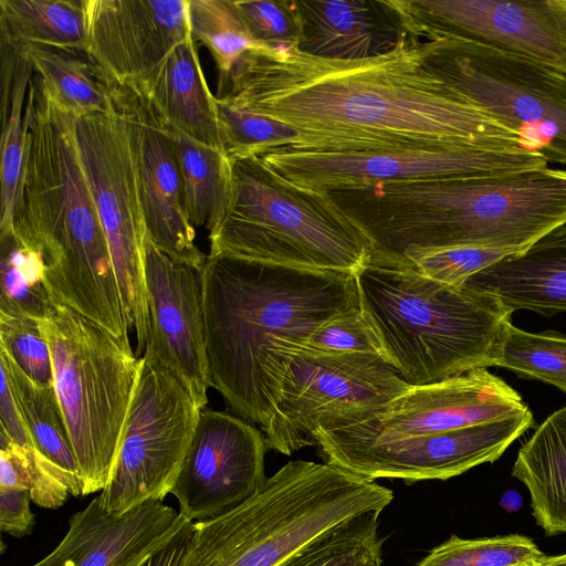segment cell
Listing matches in <instances>:
<instances>
[{"instance_id":"cell-19","label":"cell","mask_w":566,"mask_h":566,"mask_svg":"<svg viewBox=\"0 0 566 566\" xmlns=\"http://www.w3.org/2000/svg\"><path fill=\"white\" fill-rule=\"evenodd\" d=\"M86 55L107 86L143 88L190 34L188 0H85Z\"/></svg>"},{"instance_id":"cell-1","label":"cell","mask_w":566,"mask_h":566,"mask_svg":"<svg viewBox=\"0 0 566 566\" xmlns=\"http://www.w3.org/2000/svg\"><path fill=\"white\" fill-rule=\"evenodd\" d=\"M419 41L412 38L363 60L323 59L297 49L250 50L219 85L217 97L295 129L297 143L284 148L528 147L434 77L421 62Z\"/></svg>"},{"instance_id":"cell-2","label":"cell","mask_w":566,"mask_h":566,"mask_svg":"<svg viewBox=\"0 0 566 566\" xmlns=\"http://www.w3.org/2000/svg\"><path fill=\"white\" fill-rule=\"evenodd\" d=\"M364 231L371 256L476 247L520 253L566 223V170L548 167L327 190Z\"/></svg>"},{"instance_id":"cell-28","label":"cell","mask_w":566,"mask_h":566,"mask_svg":"<svg viewBox=\"0 0 566 566\" xmlns=\"http://www.w3.org/2000/svg\"><path fill=\"white\" fill-rule=\"evenodd\" d=\"M12 49L31 63L54 101L77 118L112 107L111 88L85 53L44 45Z\"/></svg>"},{"instance_id":"cell-31","label":"cell","mask_w":566,"mask_h":566,"mask_svg":"<svg viewBox=\"0 0 566 566\" xmlns=\"http://www.w3.org/2000/svg\"><path fill=\"white\" fill-rule=\"evenodd\" d=\"M0 488L27 489L40 507L59 509L69 495L82 496L81 480L33 446H20L0 434Z\"/></svg>"},{"instance_id":"cell-4","label":"cell","mask_w":566,"mask_h":566,"mask_svg":"<svg viewBox=\"0 0 566 566\" xmlns=\"http://www.w3.org/2000/svg\"><path fill=\"white\" fill-rule=\"evenodd\" d=\"M209 385L241 418L265 428L262 365L277 340L301 344L335 316L358 308L354 273L208 255L202 269Z\"/></svg>"},{"instance_id":"cell-38","label":"cell","mask_w":566,"mask_h":566,"mask_svg":"<svg viewBox=\"0 0 566 566\" xmlns=\"http://www.w3.org/2000/svg\"><path fill=\"white\" fill-rule=\"evenodd\" d=\"M512 254L503 250L476 247L411 249L396 262L411 265L440 283L461 287L470 276Z\"/></svg>"},{"instance_id":"cell-14","label":"cell","mask_w":566,"mask_h":566,"mask_svg":"<svg viewBox=\"0 0 566 566\" xmlns=\"http://www.w3.org/2000/svg\"><path fill=\"white\" fill-rule=\"evenodd\" d=\"M530 408L512 417L433 434L353 437L316 430L325 462L363 479L447 480L494 462L534 427Z\"/></svg>"},{"instance_id":"cell-18","label":"cell","mask_w":566,"mask_h":566,"mask_svg":"<svg viewBox=\"0 0 566 566\" xmlns=\"http://www.w3.org/2000/svg\"><path fill=\"white\" fill-rule=\"evenodd\" d=\"M149 338L143 358L178 380L198 408L208 402L202 270L179 263L145 240Z\"/></svg>"},{"instance_id":"cell-39","label":"cell","mask_w":566,"mask_h":566,"mask_svg":"<svg viewBox=\"0 0 566 566\" xmlns=\"http://www.w3.org/2000/svg\"><path fill=\"white\" fill-rule=\"evenodd\" d=\"M251 40L268 50L296 49L301 21L294 1L234 0Z\"/></svg>"},{"instance_id":"cell-17","label":"cell","mask_w":566,"mask_h":566,"mask_svg":"<svg viewBox=\"0 0 566 566\" xmlns=\"http://www.w3.org/2000/svg\"><path fill=\"white\" fill-rule=\"evenodd\" d=\"M125 119L147 237L176 262L202 270L208 255L197 247L185 202L176 147L168 127L139 92L109 86Z\"/></svg>"},{"instance_id":"cell-15","label":"cell","mask_w":566,"mask_h":566,"mask_svg":"<svg viewBox=\"0 0 566 566\" xmlns=\"http://www.w3.org/2000/svg\"><path fill=\"white\" fill-rule=\"evenodd\" d=\"M412 38L458 39L566 75V0H396Z\"/></svg>"},{"instance_id":"cell-35","label":"cell","mask_w":566,"mask_h":566,"mask_svg":"<svg viewBox=\"0 0 566 566\" xmlns=\"http://www.w3.org/2000/svg\"><path fill=\"white\" fill-rule=\"evenodd\" d=\"M190 34L210 52L219 85L248 51L262 49L250 38L234 0H188Z\"/></svg>"},{"instance_id":"cell-26","label":"cell","mask_w":566,"mask_h":566,"mask_svg":"<svg viewBox=\"0 0 566 566\" xmlns=\"http://www.w3.org/2000/svg\"><path fill=\"white\" fill-rule=\"evenodd\" d=\"M186 210L193 227L214 231L233 201V163L224 150L209 146L172 127Z\"/></svg>"},{"instance_id":"cell-21","label":"cell","mask_w":566,"mask_h":566,"mask_svg":"<svg viewBox=\"0 0 566 566\" xmlns=\"http://www.w3.org/2000/svg\"><path fill=\"white\" fill-rule=\"evenodd\" d=\"M189 522L163 501L116 516L95 496L71 516L59 545L31 566H138Z\"/></svg>"},{"instance_id":"cell-16","label":"cell","mask_w":566,"mask_h":566,"mask_svg":"<svg viewBox=\"0 0 566 566\" xmlns=\"http://www.w3.org/2000/svg\"><path fill=\"white\" fill-rule=\"evenodd\" d=\"M265 437L248 421L203 408L172 494L195 523L222 515L265 482Z\"/></svg>"},{"instance_id":"cell-30","label":"cell","mask_w":566,"mask_h":566,"mask_svg":"<svg viewBox=\"0 0 566 566\" xmlns=\"http://www.w3.org/2000/svg\"><path fill=\"white\" fill-rule=\"evenodd\" d=\"M0 313L44 321L55 312L44 281L40 253L13 228L0 230Z\"/></svg>"},{"instance_id":"cell-36","label":"cell","mask_w":566,"mask_h":566,"mask_svg":"<svg viewBox=\"0 0 566 566\" xmlns=\"http://www.w3.org/2000/svg\"><path fill=\"white\" fill-rule=\"evenodd\" d=\"M216 104L223 148L232 161L292 147L298 140L297 132L279 120L242 109L222 97L216 96Z\"/></svg>"},{"instance_id":"cell-44","label":"cell","mask_w":566,"mask_h":566,"mask_svg":"<svg viewBox=\"0 0 566 566\" xmlns=\"http://www.w3.org/2000/svg\"><path fill=\"white\" fill-rule=\"evenodd\" d=\"M192 522H189L167 544L150 554L138 566H182L191 535Z\"/></svg>"},{"instance_id":"cell-6","label":"cell","mask_w":566,"mask_h":566,"mask_svg":"<svg viewBox=\"0 0 566 566\" xmlns=\"http://www.w3.org/2000/svg\"><path fill=\"white\" fill-rule=\"evenodd\" d=\"M391 490L328 463L290 461L248 500L195 522L182 566H277L335 525L382 510Z\"/></svg>"},{"instance_id":"cell-32","label":"cell","mask_w":566,"mask_h":566,"mask_svg":"<svg viewBox=\"0 0 566 566\" xmlns=\"http://www.w3.org/2000/svg\"><path fill=\"white\" fill-rule=\"evenodd\" d=\"M371 511L327 530L277 566H382L378 517Z\"/></svg>"},{"instance_id":"cell-10","label":"cell","mask_w":566,"mask_h":566,"mask_svg":"<svg viewBox=\"0 0 566 566\" xmlns=\"http://www.w3.org/2000/svg\"><path fill=\"white\" fill-rule=\"evenodd\" d=\"M424 67L450 91L566 167V75L458 39L419 41Z\"/></svg>"},{"instance_id":"cell-11","label":"cell","mask_w":566,"mask_h":566,"mask_svg":"<svg viewBox=\"0 0 566 566\" xmlns=\"http://www.w3.org/2000/svg\"><path fill=\"white\" fill-rule=\"evenodd\" d=\"M75 136L140 358L149 338L144 265L147 231L127 126L113 98L108 111L76 118Z\"/></svg>"},{"instance_id":"cell-9","label":"cell","mask_w":566,"mask_h":566,"mask_svg":"<svg viewBox=\"0 0 566 566\" xmlns=\"http://www.w3.org/2000/svg\"><path fill=\"white\" fill-rule=\"evenodd\" d=\"M411 387L381 355L317 354L275 342L262 365L266 446L291 455L314 444V431L361 422Z\"/></svg>"},{"instance_id":"cell-25","label":"cell","mask_w":566,"mask_h":566,"mask_svg":"<svg viewBox=\"0 0 566 566\" xmlns=\"http://www.w3.org/2000/svg\"><path fill=\"white\" fill-rule=\"evenodd\" d=\"M512 474L526 486L533 515L546 535L566 534V406L522 446Z\"/></svg>"},{"instance_id":"cell-13","label":"cell","mask_w":566,"mask_h":566,"mask_svg":"<svg viewBox=\"0 0 566 566\" xmlns=\"http://www.w3.org/2000/svg\"><path fill=\"white\" fill-rule=\"evenodd\" d=\"M200 410L178 380L143 358L119 452L98 495L107 513L120 516L171 493Z\"/></svg>"},{"instance_id":"cell-8","label":"cell","mask_w":566,"mask_h":566,"mask_svg":"<svg viewBox=\"0 0 566 566\" xmlns=\"http://www.w3.org/2000/svg\"><path fill=\"white\" fill-rule=\"evenodd\" d=\"M39 326L50 348L82 496L103 491L119 452L143 358L129 342L65 306H56Z\"/></svg>"},{"instance_id":"cell-29","label":"cell","mask_w":566,"mask_h":566,"mask_svg":"<svg viewBox=\"0 0 566 566\" xmlns=\"http://www.w3.org/2000/svg\"><path fill=\"white\" fill-rule=\"evenodd\" d=\"M0 367L7 373L19 411L35 448L56 465L80 479L54 386H43L32 380L2 349Z\"/></svg>"},{"instance_id":"cell-23","label":"cell","mask_w":566,"mask_h":566,"mask_svg":"<svg viewBox=\"0 0 566 566\" xmlns=\"http://www.w3.org/2000/svg\"><path fill=\"white\" fill-rule=\"evenodd\" d=\"M461 287L496 296L513 313H566V223L470 276Z\"/></svg>"},{"instance_id":"cell-46","label":"cell","mask_w":566,"mask_h":566,"mask_svg":"<svg viewBox=\"0 0 566 566\" xmlns=\"http://www.w3.org/2000/svg\"><path fill=\"white\" fill-rule=\"evenodd\" d=\"M516 566H536L535 563H531V564H523V565H516Z\"/></svg>"},{"instance_id":"cell-27","label":"cell","mask_w":566,"mask_h":566,"mask_svg":"<svg viewBox=\"0 0 566 566\" xmlns=\"http://www.w3.org/2000/svg\"><path fill=\"white\" fill-rule=\"evenodd\" d=\"M0 41L86 54L85 0H0Z\"/></svg>"},{"instance_id":"cell-7","label":"cell","mask_w":566,"mask_h":566,"mask_svg":"<svg viewBox=\"0 0 566 566\" xmlns=\"http://www.w3.org/2000/svg\"><path fill=\"white\" fill-rule=\"evenodd\" d=\"M233 163V201L209 255L354 273L371 256L364 231L327 191L295 185L259 156Z\"/></svg>"},{"instance_id":"cell-45","label":"cell","mask_w":566,"mask_h":566,"mask_svg":"<svg viewBox=\"0 0 566 566\" xmlns=\"http://www.w3.org/2000/svg\"><path fill=\"white\" fill-rule=\"evenodd\" d=\"M536 566H566V554L558 556H543L536 563Z\"/></svg>"},{"instance_id":"cell-37","label":"cell","mask_w":566,"mask_h":566,"mask_svg":"<svg viewBox=\"0 0 566 566\" xmlns=\"http://www.w3.org/2000/svg\"><path fill=\"white\" fill-rule=\"evenodd\" d=\"M544 554L527 536L464 539L455 535L436 546L417 566H516L536 563Z\"/></svg>"},{"instance_id":"cell-12","label":"cell","mask_w":566,"mask_h":566,"mask_svg":"<svg viewBox=\"0 0 566 566\" xmlns=\"http://www.w3.org/2000/svg\"><path fill=\"white\" fill-rule=\"evenodd\" d=\"M259 157L289 181L323 191L547 167L546 159L531 148L492 144L361 151L279 148Z\"/></svg>"},{"instance_id":"cell-43","label":"cell","mask_w":566,"mask_h":566,"mask_svg":"<svg viewBox=\"0 0 566 566\" xmlns=\"http://www.w3.org/2000/svg\"><path fill=\"white\" fill-rule=\"evenodd\" d=\"M1 369L0 420L1 433L13 442L35 447L33 439L19 411L6 370Z\"/></svg>"},{"instance_id":"cell-3","label":"cell","mask_w":566,"mask_h":566,"mask_svg":"<svg viewBox=\"0 0 566 566\" xmlns=\"http://www.w3.org/2000/svg\"><path fill=\"white\" fill-rule=\"evenodd\" d=\"M76 118L32 74L24 105L21 198L12 228L40 253L55 306L69 307L129 342L108 245L78 153Z\"/></svg>"},{"instance_id":"cell-34","label":"cell","mask_w":566,"mask_h":566,"mask_svg":"<svg viewBox=\"0 0 566 566\" xmlns=\"http://www.w3.org/2000/svg\"><path fill=\"white\" fill-rule=\"evenodd\" d=\"M494 366L518 377L549 384L566 394V336L553 331L532 333L509 321Z\"/></svg>"},{"instance_id":"cell-33","label":"cell","mask_w":566,"mask_h":566,"mask_svg":"<svg viewBox=\"0 0 566 566\" xmlns=\"http://www.w3.org/2000/svg\"><path fill=\"white\" fill-rule=\"evenodd\" d=\"M18 54L10 103L1 112L0 230L12 228L20 203L25 161L24 105L33 67Z\"/></svg>"},{"instance_id":"cell-24","label":"cell","mask_w":566,"mask_h":566,"mask_svg":"<svg viewBox=\"0 0 566 566\" xmlns=\"http://www.w3.org/2000/svg\"><path fill=\"white\" fill-rule=\"evenodd\" d=\"M135 91L146 96L166 126L224 150L216 96L207 85L191 35Z\"/></svg>"},{"instance_id":"cell-20","label":"cell","mask_w":566,"mask_h":566,"mask_svg":"<svg viewBox=\"0 0 566 566\" xmlns=\"http://www.w3.org/2000/svg\"><path fill=\"white\" fill-rule=\"evenodd\" d=\"M518 392L486 368L412 386L373 417L331 429L353 437L433 434L505 419L527 410Z\"/></svg>"},{"instance_id":"cell-22","label":"cell","mask_w":566,"mask_h":566,"mask_svg":"<svg viewBox=\"0 0 566 566\" xmlns=\"http://www.w3.org/2000/svg\"><path fill=\"white\" fill-rule=\"evenodd\" d=\"M297 50L329 60L386 54L412 39L396 0H296Z\"/></svg>"},{"instance_id":"cell-5","label":"cell","mask_w":566,"mask_h":566,"mask_svg":"<svg viewBox=\"0 0 566 566\" xmlns=\"http://www.w3.org/2000/svg\"><path fill=\"white\" fill-rule=\"evenodd\" d=\"M359 305L389 364L410 386L494 366L513 312L496 296L434 281L402 262L355 272Z\"/></svg>"},{"instance_id":"cell-41","label":"cell","mask_w":566,"mask_h":566,"mask_svg":"<svg viewBox=\"0 0 566 566\" xmlns=\"http://www.w3.org/2000/svg\"><path fill=\"white\" fill-rule=\"evenodd\" d=\"M0 349L32 380L54 386L51 353L39 321L0 313Z\"/></svg>"},{"instance_id":"cell-40","label":"cell","mask_w":566,"mask_h":566,"mask_svg":"<svg viewBox=\"0 0 566 566\" xmlns=\"http://www.w3.org/2000/svg\"><path fill=\"white\" fill-rule=\"evenodd\" d=\"M291 345L317 354L373 353L385 357L377 333L360 306L327 321L303 343Z\"/></svg>"},{"instance_id":"cell-42","label":"cell","mask_w":566,"mask_h":566,"mask_svg":"<svg viewBox=\"0 0 566 566\" xmlns=\"http://www.w3.org/2000/svg\"><path fill=\"white\" fill-rule=\"evenodd\" d=\"M30 502L27 489L0 488V530L3 533L17 538L32 533L35 515Z\"/></svg>"}]
</instances>
